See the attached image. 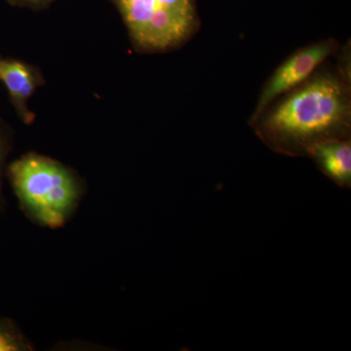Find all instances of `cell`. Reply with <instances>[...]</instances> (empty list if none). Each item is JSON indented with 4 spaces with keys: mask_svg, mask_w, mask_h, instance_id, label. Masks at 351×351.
Returning <instances> with one entry per match:
<instances>
[{
    "mask_svg": "<svg viewBox=\"0 0 351 351\" xmlns=\"http://www.w3.org/2000/svg\"><path fill=\"white\" fill-rule=\"evenodd\" d=\"M31 350L32 346L11 321L0 318V351Z\"/></svg>",
    "mask_w": 351,
    "mask_h": 351,
    "instance_id": "52a82bcc",
    "label": "cell"
},
{
    "mask_svg": "<svg viewBox=\"0 0 351 351\" xmlns=\"http://www.w3.org/2000/svg\"><path fill=\"white\" fill-rule=\"evenodd\" d=\"M16 193L39 223L59 228L75 208L80 184L71 170L48 157L29 154L9 169Z\"/></svg>",
    "mask_w": 351,
    "mask_h": 351,
    "instance_id": "7a4b0ae2",
    "label": "cell"
},
{
    "mask_svg": "<svg viewBox=\"0 0 351 351\" xmlns=\"http://www.w3.org/2000/svg\"><path fill=\"white\" fill-rule=\"evenodd\" d=\"M0 82L8 90L11 101L21 119L25 122L31 121L32 117L27 107V101L43 82L40 73L19 61L6 60L2 61Z\"/></svg>",
    "mask_w": 351,
    "mask_h": 351,
    "instance_id": "5b68a950",
    "label": "cell"
},
{
    "mask_svg": "<svg viewBox=\"0 0 351 351\" xmlns=\"http://www.w3.org/2000/svg\"><path fill=\"white\" fill-rule=\"evenodd\" d=\"M6 145L4 138L0 133V173H1L2 164H3L4 156H5Z\"/></svg>",
    "mask_w": 351,
    "mask_h": 351,
    "instance_id": "ba28073f",
    "label": "cell"
},
{
    "mask_svg": "<svg viewBox=\"0 0 351 351\" xmlns=\"http://www.w3.org/2000/svg\"><path fill=\"white\" fill-rule=\"evenodd\" d=\"M308 157L332 182L341 188L350 189V138L327 141L316 145Z\"/></svg>",
    "mask_w": 351,
    "mask_h": 351,
    "instance_id": "8992f818",
    "label": "cell"
},
{
    "mask_svg": "<svg viewBox=\"0 0 351 351\" xmlns=\"http://www.w3.org/2000/svg\"><path fill=\"white\" fill-rule=\"evenodd\" d=\"M2 61H3V60L0 59V69H1Z\"/></svg>",
    "mask_w": 351,
    "mask_h": 351,
    "instance_id": "30bf717a",
    "label": "cell"
},
{
    "mask_svg": "<svg viewBox=\"0 0 351 351\" xmlns=\"http://www.w3.org/2000/svg\"><path fill=\"white\" fill-rule=\"evenodd\" d=\"M132 43L144 53L179 49L200 29L195 0H114Z\"/></svg>",
    "mask_w": 351,
    "mask_h": 351,
    "instance_id": "3957f363",
    "label": "cell"
},
{
    "mask_svg": "<svg viewBox=\"0 0 351 351\" xmlns=\"http://www.w3.org/2000/svg\"><path fill=\"white\" fill-rule=\"evenodd\" d=\"M339 49L341 45L338 41L331 38L295 50L277 66L263 84L250 119L260 114L277 98L306 82L321 64L327 62L330 57L337 55Z\"/></svg>",
    "mask_w": 351,
    "mask_h": 351,
    "instance_id": "277c9868",
    "label": "cell"
},
{
    "mask_svg": "<svg viewBox=\"0 0 351 351\" xmlns=\"http://www.w3.org/2000/svg\"><path fill=\"white\" fill-rule=\"evenodd\" d=\"M249 125L272 152L290 157H308L316 145L350 138L351 75L325 62Z\"/></svg>",
    "mask_w": 351,
    "mask_h": 351,
    "instance_id": "6da1fadb",
    "label": "cell"
},
{
    "mask_svg": "<svg viewBox=\"0 0 351 351\" xmlns=\"http://www.w3.org/2000/svg\"><path fill=\"white\" fill-rule=\"evenodd\" d=\"M17 1L25 4H39L43 3V2L49 1V0H17Z\"/></svg>",
    "mask_w": 351,
    "mask_h": 351,
    "instance_id": "9c48e42d",
    "label": "cell"
}]
</instances>
